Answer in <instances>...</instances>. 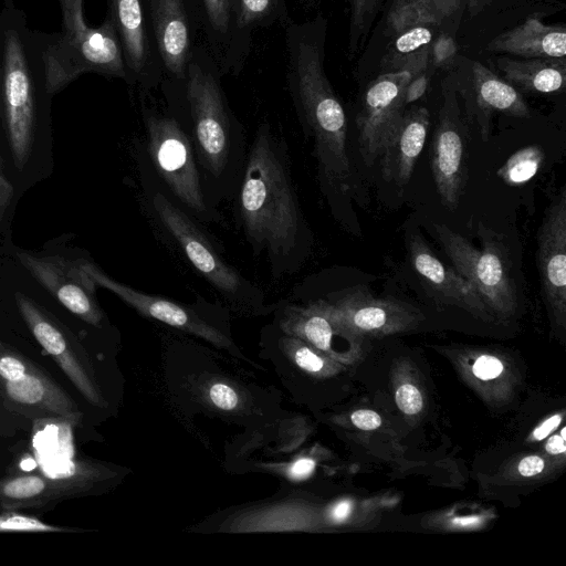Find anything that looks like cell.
I'll return each mask as SVG.
<instances>
[{
  "instance_id": "cell-1",
  "label": "cell",
  "mask_w": 566,
  "mask_h": 566,
  "mask_svg": "<svg viewBox=\"0 0 566 566\" xmlns=\"http://www.w3.org/2000/svg\"><path fill=\"white\" fill-rule=\"evenodd\" d=\"M234 217L252 253L264 255L275 280L300 271L313 237L292 178L289 147L268 122L248 147Z\"/></svg>"
},
{
  "instance_id": "cell-2",
  "label": "cell",
  "mask_w": 566,
  "mask_h": 566,
  "mask_svg": "<svg viewBox=\"0 0 566 566\" xmlns=\"http://www.w3.org/2000/svg\"><path fill=\"white\" fill-rule=\"evenodd\" d=\"M222 76L201 42L190 56L185 77L164 78L159 86L164 107L192 144L206 197L216 209L234 199L248 154L244 126L229 105Z\"/></svg>"
},
{
  "instance_id": "cell-3",
  "label": "cell",
  "mask_w": 566,
  "mask_h": 566,
  "mask_svg": "<svg viewBox=\"0 0 566 566\" xmlns=\"http://www.w3.org/2000/svg\"><path fill=\"white\" fill-rule=\"evenodd\" d=\"M323 40L298 36L286 44V85L306 138L313 140L321 189L333 210L352 189L347 118L324 70Z\"/></svg>"
},
{
  "instance_id": "cell-4",
  "label": "cell",
  "mask_w": 566,
  "mask_h": 566,
  "mask_svg": "<svg viewBox=\"0 0 566 566\" xmlns=\"http://www.w3.org/2000/svg\"><path fill=\"white\" fill-rule=\"evenodd\" d=\"M139 175L148 216L192 269L231 306L250 312L266 310L262 289L227 262L201 222L170 198L143 158Z\"/></svg>"
},
{
  "instance_id": "cell-5",
  "label": "cell",
  "mask_w": 566,
  "mask_h": 566,
  "mask_svg": "<svg viewBox=\"0 0 566 566\" xmlns=\"http://www.w3.org/2000/svg\"><path fill=\"white\" fill-rule=\"evenodd\" d=\"M145 130L143 160L170 198L201 223L222 220L205 193L192 144L165 107L139 96Z\"/></svg>"
},
{
  "instance_id": "cell-6",
  "label": "cell",
  "mask_w": 566,
  "mask_h": 566,
  "mask_svg": "<svg viewBox=\"0 0 566 566\" xmlns=\"http://www.w3.org/2000/svg\"><path fill=\"white\" fill-rule=\"evenodd\" d=\"M43 59L48 92L53 96L80 75L97 73L126 82L120 41L106 15L99 27L44 33Z\"/></svg>"
},
{
  "instance_id": "cell-7",
  "label": "cell",
  "mask_w": 566,
  "mask_h": 566,
  "mask_svg": "<svg viewBox=\"0 0 566 566\" xmlns=\"http://www.w3.org/2000/svg\"><path fill=\"white\" fill-rule=\"evenodd\" d=\"M433 228L454 269L473 286L483 303L500 313L512 312L516 304V286L502 243L484 229L480 232L482 249L478 250L446 224L434 223Z\"/></svg>"
},
{
  "instance_id": "cell-8",
  "label": "cell",
  "mask_w": 566,
  "mask_h": 566,
  "mask_svg": "<svg viewBox=\"0 0 566 566\" xmlns=\"http://www.w3.org/2000/svg\"><path fill=\"white\" fill-rule=\"evenodd\" d=\"M107 476L97 463L73 460L53 473H15L0 479V510H39L91 493Z\"/></svg>"
},
{
  "instance_id": "cell-9",
  "label": "cell",
  "mask_w": 566,
  "mask_h": 566,
  "mask_svg": "<svg viewBox=\"0 0 566 566\" xmlns=\"http://www.w3.org/2000/svg\"><path fill=\"white\" fill-rule=\"evenodd\" d=\"M0 394L11 406L28 412L75 422V401L23 355L0 345Z\"/></svg>"
},
{
  "instance_id": "cell-10",
  "label": "cell",
  "mask_w": 566,
  "mask_h": 566,
  "mask_svg": "<svg viewBox=\"0 0 566 566\" xmlns=\"http://www.w3.org/2000/svg\"><path fill=\"white\" fill-rule=\"evenodd\" d=\"M164 69V78L180 80L201 43L198 0H140Z\"/></svg>"
},
{
  "instance_id": "cell-11",
  "label": "cell",
  "mask_w": 566,
  "mask_h": 566,
  "mask_svg": "<svg viewBox=\"0 0 566 566\" xmlns=\"http://www.w3.org/2000/svg\"><path fill=\"white\" fill-rule=\"evenodd\" d=\"M14 300L22 319L41 347L87 401L102 405L103 398L87 356L73 334L30 296L15 292Z\"/></svg>"
},
{
  "instance_id": "cell-12",
  "label": "cell",
  "mask_w": 566,
  "mask_h": 566,
  "mask_svg": "<svg viewBox=\"0 0 566 566\" xmlns=\"http://www.w3.org/2000/svg\"><path fill=\"white\" fill-rule=\"evenodd\" d=\"M106 15L120 41L126 83L139 96H150L164 80L156 42L140 0H107Z\"/></svg>"
},
{
  "instance_id": "cell-13",
  "label": "cell",
  "mask_w": 566,
  "mask_h": 566,
  "mask_svg": "<svg viewBox=\"0 0 566 566\" xmlns=\"http://www.w3.org/2000/svg\"><path fill=\"white\" fill-rule=\"evenodd\" d=\"M468 126L461 115L453 90L444 92V102L430 147V163L441 202L454 210L462 197L465 179Z\"/></svg>"
},
{
  "instance_id": "cell-14",
  "label": "cell",
  "mask_w": 566,
  "mask_h": 566,
  "mask_svg": "<svg viewBox=\"0 0 566 566\" xmlns=\"http://www.w3.org/2000/svg\"><path fill=\"white\" fill-rule=\"evenodd\" d=\"M78 262L96 286L112 292L138 313L205 338L217 346L229 349L234 347L230 338L211 324L196 306L144 293L109 276L92 261Z\"/></svg>"
},
{
  "instance_id": "cell-15",
  "label": "cell",
  "mask_w": 566,
  "mask_h": 566,
  "mask_svg": "<svg viewBox=\"0 0 566 566\" xmlns=\"http://www.w3.org/2000/svg\"><path fill=\"white\" fill-rule=\"evenodd\" d=\"M17 256L34 280L72 314L90 325H101L104 314L96 300L97 286L78 260L60 255L38 256L23 251Z\"/></svg>"
},
{
  "instance_id": "cell-16",
  "label": "cell",
  "mask_w": 566,
  "mask_h": 566,
  "mask_svg": "<svg viewBox=\"0 0 566 566\" xmlns=\"http://www.w3.org/2000/svg\"><path fill=\"white\" fill-rule=\"evenodd\" d=\"M412 78L407 71L385 72L367 87L356 118L364 163L371 166L405 111L402 93Z\"/></svg>"
},
{
  "instance_id": "cell-17",
  "label": "cell",
  "mask_w": 566,
  "mask_h": 566,
  "mask_svg": "<svg viewBox=\"0 0 566 566\" xmlns=\"http://www.w3.org/2000/svg\"><path fill=\"white\" fill-rule=\"evenodd\" d=\"M536 262L542 292L556 316L566 306V189L546 208L537 233Z\"/></svg>"
},
{
  "instance_id": "cell-18",
  "label": "cell",
  "mask_w": 566,
  "mask_h": 566,
  "mask_svg": "<svg viewBox=\"0 0 566 566\" xmlns=\"http://www.w3.org/2000/svg\"><path fill=\"white\" fill-rule=\"evenodd\" d=\"M464 99L468 116L476 122L483 140L489 137L493 113L520 118L531 116L521 93L480 62L472 64L471 86L465 91Z\"/></svg>"
},
{
  "instance_id": "cell-19",
  "label": "cell",
  "mask_w": 566,
  "mask_h": 566,
  "mask_svg": "<svg viewBox=\"0 0 566 566\" xmlns=\"http://www.w3.org/2000/svg\"><path fill=\"white\" fill-rule=\"evenodd\" d=\"M430 124L426 107L405 109L387 137L381 151V172L387 181L403 188L410 180L422 151Z\"/></svg>"
},
{
  "instance_id": "cell-20",
  "label": "cell",
  "mask_w": 566,
  "mask_h": 566,
  "mask_svg": "<svg viewBox=\"0 0 566 566\" xmlns=\"http://www.w3.org/2000/svg\"><path fill=\"white\" fill-rule=\"evenodd\" d=\"M342 292L333 303L314 300L339 325L347 324L357 331L373 332L410 317L407 307L399 302L374 298L358 287Z\"/></svg>"
},
{
  "instance_id": "cell-21",
  "label": "cell",
  "mask_w": 566,
  "mask_h": 566,
  "mask_svg": "<svg viewBox=\"0 0 566 566\" xmlns=\"http://www.w3.org/2000/svg\"><path fill=\"white\" fill-rule=\"evenodd\" d=\"M407 245L412 268L427 286L468 310L484 311L485 304L473 286L455 269L441 262L419 232L409 234Z\"/></svg>"
},
{
  "instance_id": "cell-22",
  "label": "cell",
  "mask_w": 566,
  "mask_h": 566,
  "mask_svg": "<svg viewBox=\"0 0 566 566\" xmlns=\"http://www.w3.org/2000/svg\"><path fill=\"white\" fill-rule=\"evenodd\" d=\"M486 50L524 59H565L566 30L564 25H547L528 18L490 41Z\"/></svg>"
},
{
  "instance_id": "cell-23",
  "label": "cell",
  "mask_w": 566,
  "mask_h": 566,
  "mask_svg": "<svg viewBox=\"0 0 566 566\" xmlns=\"http://www.w3.org/2000/svg\"><path fill=\"white\" fill-rule=\"evenodd\" d=\"M292 21L287 0H239L229 74L239 75L250 55L253 38L259 30Z\"/></svg>"
},
{
  "instance_id": "cell-24",
  "label": "cell",
  "mask_w": 566,
  "mask_h": 566,
  "mask_svg": "<svg viewBox=\"0 0 566 566\" xmlns=\"http://www.w3.org/2000/svg\"><path fill=\"white\" fill-rule=\"evenodd\" d=\"M201 38L222 75L229 74L239 0H198Z\"/></svg>"
},
{
  "instance_id": "cell-25",
  "label": "cell",
  "mask_w": 566,
  "mask_h": 566,
  "mask_svg": "<svg viewBox=\"0 0 566 566\" xmlns=\"http://www.w3.org/2000/svg\"><path fill=\"white\" fill-rule=\"evenodd\" d=\"M497 67L515 88L537 94L564 91L566 80L565 59H510L500 57Z\"/></svg>"
},
{
  "instance_id": "cell-26",
  "label": "cell",
  "mask_w": 566,
  "mask_h": 566,
  "mask_svg": "<svg viewBox=\"0 0 566 566\" xmlns=\"http://www.w3.org/2000/svg\"><path fill=\"white\" fill-rule=\"evenodd\" d=\"M432 32L427 24L412 25L392 42L382 60L386 72L407 71L412 77L424 73L430 57Z\"/></svg>"
},
{
  "instance_id": "cell-27",
  "label": "cell",
  "mask_w": 566,
  "mask_h": 566,
  "mask_svg": "<svg viewBox=\"0 0 566 566\" xmlns=\"http://www.w3.org/2000/svg\"><path fill=\"white\" fill-rule=\"evenodd\" d=\"M543 160V149L538 145H530L514 153L496 174L505 184L518 186L537 174Z\"/></svg>"
},
{
  "instance_id": "cell-28",
  "label": "cell",
  "mask_w": 566,
  "mask_h": 566,
  "mask_svg": "<svg viewBox=\"0 0 566 566\" xmlns=\"http://www.w3.org/2000/svg\"><path fill=\"white\" fill-rule=\"evenodd\" d=\"M72 533L75 528L49 524L20 511L0 510V533Z\"/></svg>"
},
{
  "instance_id": "cell-29",
  "label": "cell",
  "mask_w": 566,
  "mask_h": 566,
  "mask_svg": "<svg viewBox=\"0 0 566 566\" xmlns=\"http://www.w3.org/2000/svg\"><path fill=\"white\" fill-rule=\"evenodd\" d=\"M428 0H392L387 15L388 29L396 34L416 25Z\"/></svg>"
},
{
  "instance_id": "cell-30",
  "label": "cell",
  "mask_w": 566,
  "mask_h": 566,
  "mask_svg": "<svg viewBox=\"0 0 566 566\" xmlns=\"http://www.w3.org/2000/svg\"><path fill=\"white\" fill-rule=\"evenodd\" d=\"M476 0H428L417 24L440 23L443 19L460 9L461 6H473Z\"/></svg>"
},
{
  "instance_id": "cell-31",
  "label": "cell",
  "mask_w": 566,
  "mask_h": 566,
  "mask_svg": "<svg viewBox=\"0 0 566 566\" xmlns=\"http://www.w3.org/2000/svg\"><path fill=\"white\" fill-rule=\"evenodd\" d=\"M287 344L293 348V358L300 368L310 373H317L323 369L324 360L308 346L292 337L287 339Z\"/></svg>"
},
{
  "instance_id": "cell-32",
  "label": "cell",
  "mask_w": 566,
  "mask_h": 566,
  "mask_svg": "<svg viewBox=\"0 0 566 566\" xmlns=\"http://www.w3.org/2000/svg\"><path fill=\"white\" fill-rule=\"evenodd\" d=\"M62 12V30L76 31L86 25L83 17V0H59Z\"/></svg>"
},
{
  "instance_id": "cell-33",
  "label": "cell",
  "mask_w": 566,
  "mask_h": 566,
  "mask_svg": "<svg viewBox=\"0 0 566 566\" xmlns=\"http://www.w3.org/2000/svg\"><path fill=\"white\" fill-rule=\"evenodd\" d=\"M396 403L406 415H416L421 410L423 401L418 388L406 384L397 389Z\"/></svg>"
},
{
  "instance_id": "cell-34",
  "label": "cell",
  "mask_w": 566,
  "mask_h": 566,
  "mask_svg": "<svg viewBox=\"0 0 566 566\" xmlns=\"http://www.w3.org/2000/svg\"><path fill=\"white\" fill-rule=\"evenodd\" d=\"M457 53V44L452 36L443 33L431 43L430 55L432 62L438 65L449 63Z\"/></svg>"
},
{
  "instance_id": "cell-35",
  "label": "cell",
  "mask_w": 566,
  "mask_h": 566,
  "mask_svg": "<svg viewBox=\"0 0 566 566\" xmlns=\"http://www.w3.org/2000/svg\"><path fill=\"white\" fill-rule=\"evenodd\" d=\"M209 398L216 407L222 410L234 409L239 401L237 392L228 385L220 382L210 387Z\"/></svg>"
},
{
  "instance_id": "cell-36",
  "label": "cell",
  "mask_w": 566,
  "mask_h": 566,
  "mask_svg": "<svg viewBox=\"0 0 566 566\" xmlns=\"http://www.w3.org/2000/svg\"><path fill=\"white\" fill-rule=\"evenodd\" d=\"M472 370L478 378L488 380L497 377L503 370V365L497 358L483 355L475 360Z\"/></svg>"
},
{
  "instance_id": "cell-37",
  "label": "cell",
  "mask_w": 566,
  "mask_h": 566,
  "mask_svg": "<svg viewBox=\"0 0 566 566\" xmlns=\"http://www.w3.org/2000/svg\"><path fill=\"white\" fill-rule=\"evenodd\" d=\"M429 78L424 73L413 76L406 85L402 93L405 106L419 99L427 91Z\"/></svg>"
},
{
  "instance_id": "cell-38",
  "label": "cell",
  "mask_w": 566,
  "mask_h": 566,
  "mask_svg": "<svg viewBox=\"0 0 566 566\" xmlns=\"http://www.w3.org/2000/svg\"><path fill=\"white\" fill-rule=\"evenodd\" d=\"M352 422L361 430H374L380 427L381 418L373 410L360 409L353 412Z\"/></svg>"
},
{
  "instance_id": "cell-39",
  "label": "cell",
  "mask_w": 566,
  "mask_h": 566,
  "mask_svg": "<svg viewBox=\"0 0 566 566\" xmlns=\"http://www.w3.org/2000/svg\"><path fill=\"white\" fill-rule=\"evenodd\" d=\"M315 469V461L310 458H301L294 461L287 469V476L294 481L307 479Z\"/></svg>"
},
{
  "instance_id": "cell-40",
  "label": "cell",
  "mask_w": 566,
  "mask_h": 566,
  "mask_svg": "<svg viewBox=\"0 0 566 566\" xmlns=\"http://www.w3.org/2000/svg\"><path fill=\"white\" fill-rule=\"evenodd\" d=\"M544 469V460L536 455L526 457L521 460L518 471L523 476H534Z\"/></svg>"
},
{
  "instance_id": "cell-41",
  "label": "cell",
  "mask_w": 566,
  "mask_h": 566,
  "mask_svg": "<svg viewBox=\"0 0 566 566\" xmlns=\"http://www.w3.org/2000/svg\"><path fill=\"white\" fill-rule=\"evenodd\" d=\"M13 197V187L11 182L6 178L3 171L1 169V159H0V219L3 217L7 211L11 199Z\"/></svg>"
},
{
  "instance_id": "cell-42",
  "label": "cell",
  "mask_w": 566,
  "mask_h": 566,
  "mask_svg": "<svg viewBox=\"0 0 566 566\" xmlns=\"http://www.w3.org/2000/svg\"><path fill=\"white\" fill-rule=\"evenodd\" d=\"M562 421V417L559 415H555L544 421L539 427H537L533 436L536 440H543L546 438L554 429H556Z\"/></svg>"
},
{
  "instance_id": "cell-43",
  "label": "cell",
  "mask_w": 566,
  "mask_h": 566,
  "mask_svg": "<svg viewBox=\"0 0 566 566\" xmlns=\"http://www.w3.org/2000/svg\"><path fill=\"white\" fill-rule=\"evenodd\" d=\"M352 511V504L348 501L339 502L335 505L331 512V516L334 521L340 522L347 518Z\"/></svg>"
},
{
  "instance_id": "cell-44",
  "label": "cell",
  "mask_w": 566,
  "mask_h": 566,
  "mask_svg": "<svg viewBox=\"0 0 566 566\" xmlns=\"http://www.w3.org/2000/svg\"><path fill=\"white\" fill-rule=\"evenodd\" d=\"M546 450L552 454L563 453L566 450L565 439L560 436H553L546 443Z\"/></svg>"
},
{
  "instance_id": "cell-45",
  "label": "cell",
  "mask_w": 566,
  "mask_h": 566,
  "mask_svg": "<svg viewBox=\"0 0 566 566\" xmlns=\"http://www.w3.org/2000/svg\"><path fill=\"white\" fill-rule=\"evenodd\" d=\"M565 431H566V430H565V428H564V429L562 430V433H560V437H562L563 439H565Z\"/></svg>"
}]
</instances>
